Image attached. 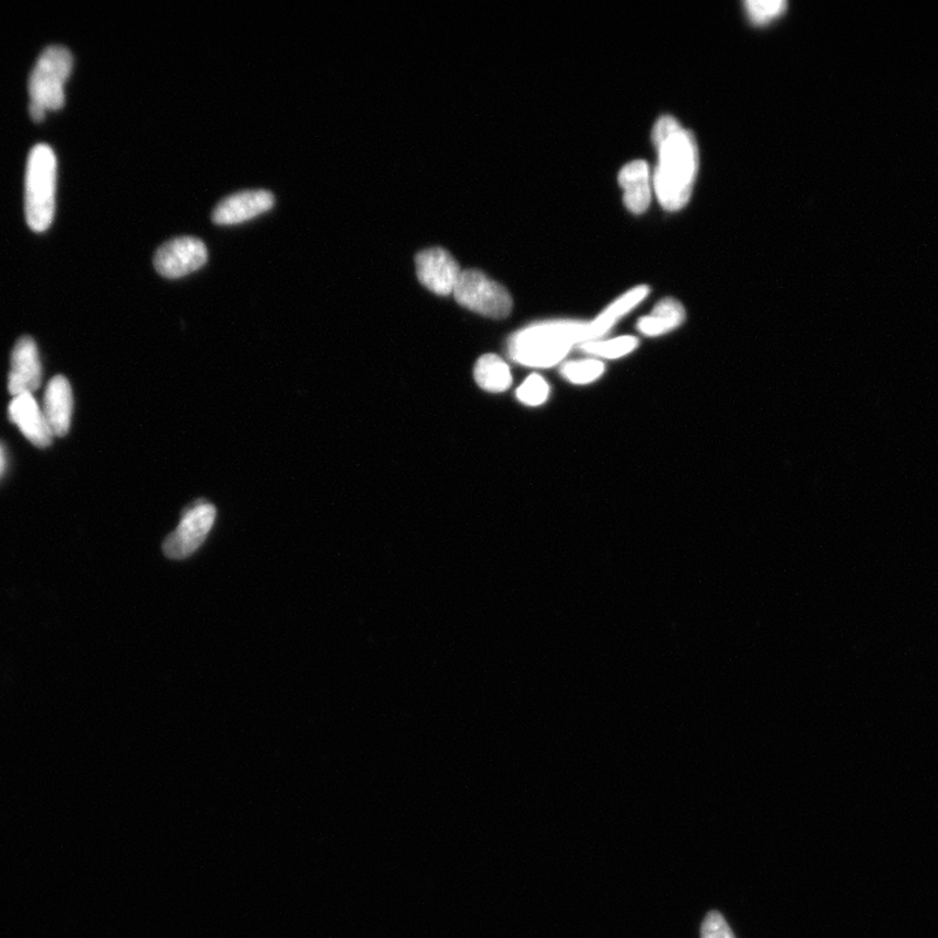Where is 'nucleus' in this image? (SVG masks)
Segmentation results:
<instances>
[{
    "instance_id": "nucleus-1",
    "label": "nucleus",
    "mask_w": 938,
    "mask_h": 938,
    "mask_svg": "<svg viewBox=\"0 0 938 938\" xmlns=\"http://www.w3.org/2000/svg\"><path fill=\"white\" fill-rule=\"evenodd\" d=\"M652 139L659 152L653 181L657 198L667 210H681L693 195L697 174L695 137L673 116L663 115L656 123Z\"/></svg>"
},
{
    "instance_id": "nucleus-2",
    "label": "nucleus",
    "mask_w": 938,
    "mask_h": 938,
    "mask_svg": "<svg viewBox=\"0 0 938 938\" xmlns=\"http://www.w3.org/2000/svg\"><path fill=\"white\" fill-rule=\"evenodd\" d=\"M58 161L54 150L45 143L32 149L25 174V217L30 228L44 232L55 216Z\"/></svg>"
},
{
    "instance_id": "nucleus-3",
    "label": "nucleus",
    "mask_w": 938,
    "mask_h": 938,
    "mask_svg": "<svg viewBox=\"0 0 938 938\" xmlns=\"http://www.w3.org/2000/svg\"><path fill=\"white\" fill-rule=\"evenodd\" d=\"M72 67V54L65 46H49L40 54L30 79V113L34 121H43L47 112L63 107L65 85Z\"/></svg>"
},
{
    "instance_id": "nucleus-4",
    "label": "nucleus",
    "mask_w": 938,
    "mask_h": 938,
    "mask_svg": "<svg viewBox=\"0 0 938 938\" xmlns=\"http://www.w3.org/2000/svg\"><path fill=\"white\" fill-rule=\"evenodd\" d=\"M578 340H587V325L564 322L531 327L512 340L510 352L523 364L551 367L563 360Z\"/></svg>"
},
{
    "instance_id": "nucleus-5",
    "label": "nucleus",
    "mask_w": 938,
    "mask_h": 938,
    "mask_svg": "<svg viewBox=\"0 0 938 938\" xmlns=\"http://www.w3.org/2000/svg\"><path fill=\"white\" fill-rule=\"evenodd\" d=\"M453 296L462 306L489 319H506L512 310L509 291L480 270H464Z\"/></svg>"
},
{
    "instance_id": "nucleus-6",
    "label": "nucleus",
    "mask_w": 938,
    "mask_h": 938,
    "mask_svg": "<svg viewBox=\"0 0 938 938\" xmlns=\"http://www.w3.org/2000/svg\"><path fill=\"white\" fill-rule=\"evenodd\" d=\"M217 510L213 505L197 503L195 509L184 513L182 522L164 540L163 553L170 559H184L194 554L213 529Z\"/></svg>"
},
{
    "instance_id": "nucleus-7",
    "label": "nucleus",
    "mask_w": 938,
    "mask_h": 938,
    "mask_svg": "<svg viewBox=\"0 0 938 938\" xmlns=\"http://www.w3.org/2000/svg\"><path fill=\"white\" fill-rule=\"evenodd\" d=\"M208 262L207 246L196 238H176L155 252L154 268L162 277L177 279L201 269Z\"/></svg>"
},
{
    "instance_id": "nucleus-8",
    "label": "nucleus",
    "mask_w": 938,
    "mask_h": 938,
    "mask_svg": "<svg viewBox=\"0 0 938 938\" xmlns=\"http://www.w3.org/2000/svg\"><path fill=\"white\" fill-rule=\"evenodd\" d=\"M416 273L428 290L437 296L448 297L454 293L463 271L447 250L435 246L416 256Z\"/></svg>"
},
{
    "instance_id": "nucleus-9",
    "label": "nucleus",
    "mask_w": 938,
    "mask_h": 938,
    "mask_svg": "<svg viewBox=\"0 0 938 938\" xmlns=\"http://www.w3.org/2000/svg\"><path fill=\"white\" fill-rule=\"evenodd\" d=\"M43 381V367L36 341L30 337L18 340L13 348L11 372L9 375V392L13 396L32 394Z\"/></svg>"
},
{
    "instance_id": "nucleus-10",
    "label": "nucleus",
    "mask_w": 938,
    "mask_h": 938,
    "mask_svg": "<svg viewBox=\"0 0 938 938\" xmlns=\"http://www.w3.org/2000/svg\"><path fill=\"white\" fill-rule=\"evenodd\" d=\"M274 201L276 198L269 190H243L225 197L217 205L211 217L217 224H239L269 211Z\"/></svg>"
},
{
    "instance_id": "nucleus-11",
    "label": "nucleus",
    "mask_w": 938,
    "mask_h": 938,
    "mask_svg": "<svg viewBox=\"0 0 938 938\" xmlns=\"http://www.w3.org/2000/svg\"><path fill=\"white\" fill-rule=\"evenodd\" d=\"M10 420L37 448H47L53 442V430L46 416L32 394L13 396L9 407Z\"/></svg>"
},
{
    "instance_id": "nucleus-12",
    "label": "nucleus",
    "mask_w": 938,
    "mask_h": 938,
    "mask_svg": "<svg viewBox=\"0 0 938 938\" xmlns=\"http://www.w3.org/2000/svg\"><path fill=\"white\" fill-rule=\"evenodd\" d=\"M73 394L66 377L57 375L49 382L45 394V416L55 436L63 437L71 427Z\"/></svg>"
},
{
    "instance_id": "nucleus-13",
    "label": "nucleus",
    "mask_w": 938,
    "mask_h": 938,
    "mask_svg": "<svg viewBox=\"0 0 938 938\" xmlns=\"http://www.w3.org/2000/svg\"><path fill=\"white\" fill-rule=\"evenodd\" d=\"M619 186L625 190V205L634 215H641L649 208L650 171L646 161H634L621 170Z\"/></svg>"
},
{
    "instance_id": "nucleus-14",
    "label": "nucleus",
    "mask_w": 938,
    "mask_h": 938,
    "mask_svg": "<svg viewBox=\"0 0 938 938\" xmlns=\"http://www.w3.org/2000/svg\"><path fill=\"white\" fill-rule=\"evenodd\" d=\"M686 317L684 308L675 299H663L653 308L649 316L638 322V331L647 337H660V335L674 331Z\"/></svg>"
},
{
    "instance_id": "nucleus-15",
    "label": "nucleus",
    "mask_w": 938,
    "mask_h": 938,
    "mask_svg": "<svg viewBox=\"0 0 938 938\" xmlns=\"http://www.w3.org/2000/svg\"><path fill=\"white\" fill-rule=\"evenodd\" d=\"M648 293L649 289L647 286L635 287V289L625 293V296L609 306L598 320L592 322V324L587 325V340L598 338L601 334L606 333L609 328L615 325V322L621 320L625 314L634 310L640 301L646 299Z\"/></svg>"
},
{
    "instance_id": "nucleus-16",
    "label": "nucleus",
    "mask_w": 938,
    "mask_h": 938,
    "mask_svg": "<svg viewBox=\"0 0 938 938\" xmlns=\"http://www.w3.org/2000/svg\"><path fill=\"white\" fill-rule=\"evenodd\" d=\"M477 385L489 393H503L511 386L510 368L497 355L488 354L478 359L474 371Z\"/></svg>"
},
{
    "instance_id": "nucleus-17",
    "label": "nucleus",
    "mask_w": 938,
    "mask_h": 938,
    "mask_svg": "<svg viewBox=\"0 0 938 938\" xmlns=\"http://www.w3.org/2000/svg\"><path fill=\"white\" fill-rule=\"evenodd\" d=\"M639 340L635 337H619L606 341H590L581 346L583 351L601 356L605 359H619L632 354L638 347Z\"/></svg>"
},
{
    "instance_id": "nucleus-18",
    "label": "nucleus",
    "mask_w": 938,
    "mask_h": 938,
    "mask_svg": "<svg viewBox=\"0 0 938 938\" xmlns=\"http://www.w3.org/2000/svg\"><path fill=\"white\" fill-rule=\"evenodd\" d=\"M604 372V362L593 359L571 361L563 368L565 379L575 385H586L599 380Z\"/></svg>"
},
{
    "instance_id": "nucleus-19",
    "label": "nucleus",
    "mask_w": 938,
    "mask_h": 938,
    "mask_svg": "<svg viewBox=\"0 0 938 938\" xmlns=\"http://www.w3.org/2000/svg\"><path fill=\"white\" fill-rule=\"evenodd\" d=\"M787 3L784 0H749L745 2L753 23L763 25L783 15Z\"/></svg>"
},
{
    "instance_id": "nucleus-20",
    "label": "nucleus",
    "mask_w": 938,
    "mask_h": 938,
    "mask_svg": "<svg viewBox=\"0 0 938 938\" xmlns=\"http://www.w3.org/2000/svg\"><path fill=\"white\" fill-rule=\"evenodd\" d=\"M518 399L526 406H541L549 396V385L539 374H532L526 379L517 392Z\"/></svg>"
},
{
    "instance_id": "nucleus-21",
    "label": "nucleus",
    "mask_w": 938,
    "mask_h": 938,
    "mask_svg": "<svg viewBox=\"0 0 938 938\" xmlns=\"http://www.w3.org/2000/svg\"><path fill=\"white\" fill-rule=\"evenodd\" d=\"M702 938H736L725 917L711 912L705 917L702 926Z\"/></svg>"
},
{
    "instance_id": "nucleus-22",
    "label": "nucleus",
    "mask_w": 938,
    "mask_h": 938,
    "mask_svg": "<svg viewBox=\"0 0 938 938\" xmlns=\"http://www.w3.org/2000/svg\"><path fill=\"white\" fill-rule=\"evenodd\" d=\"M4 467H5L4 450L2 447H0V476H2V474L4 472Z\"/></svg>"
}]
</instances>
